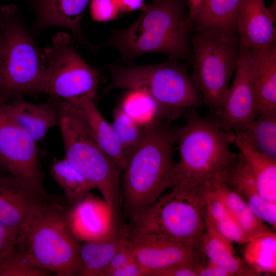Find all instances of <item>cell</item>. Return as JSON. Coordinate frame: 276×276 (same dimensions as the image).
<instances>
[{
    "label": "cell",
    "instance_id": "cell-13",
    "mask_svg": "<svg viewBox=\"0 0 276 276\" xmlns=\"http://www.w3.org/2000/svg\"><path fill=\"white\" fill-rule=\"evenodd\" d=\"M240 48L239 56L232 85L227 91L218 126L225 131H242L256 118L254 86L255 53Z\"/></svg>",
    "mask_w": 276,
    "mask_h": 276
},
{
    "label": "cell",
    "instance_id": "cell-42",
    "mask_svg": "<svg viewBox=\"0 0 276 276\" xmlns=\"http://www.w3.org/2000/svg\"><path fill=\"white\" fill-rule=\"evenodd\" d=\"M1 26H2V18H1V14L0 11V34L1 32Z\"/></svg>",
    "mask_w": 276,
    "mask_h": 276
},
{
    "label": "cell",
    "instance_id": "cell-16",
    "mask_svg": "<svg viewBox=\"0 0 276 276\" xmlns=\"http://www.w3.org/2000/svg\"><path fill=\"white\" fill-rule=\"evenodd\" d=\"M2 103L8 117L36 143L43 139L50 128L58 125V110L53 97L45 103H30L22 97Z\"/></svg>",
    "mask_w": 276,
    "mask_h": 276
},
{
    "label": "cell",
    "instance_id": "cell-12",
    "mask_svg": "<svg viewBox=\"0 0 276 276\" xmlns=\"http://www.w3.org/2000/svg\"><path fill=\"white\" fill-rule=\"evenodd\" d=\"M128 238L134 259L146 276H158L161 272L179 264L200 263L206 258L198 243L154 235Z\"/></svg>",
    "mask_w": 276,
    "mask_h": 276
},
{
    "label": "cell",
    "instance_id": "cell-19",
    "mask_svg": "<svg viewBox=\"0 0 276 276\" xmlns=\"http://www.w3.org/2000/svg\"><path fill=\"white\" fill-rule=\"evenodd\" d=\"M86 196L68 213L75 238L85 242L103 238L114 225L105 202Z\"/></svg>",
    "mask_w": 276,
    "mask_h": 276
},
{
    "label": "cell",
    "instance_id": "cell-23",
    "mask_svg": "<svg viewBox=\"0 0 276 276\" xmlns=\"http://www.w3.org/2000/svg\"><path fill=\"white\" fill-rule=\"evenodd\" d=\"M116 225L103 238L79 245V275L104 276L112 257L127 239Z\"/></svg>",
    "mask_w": 276,
    "mask_h": 276
},
{
    "label": "cell",
    "instance_id": "cell-39",
    "mask_svg": "<svg viewBox=\"0 0 276 276\" xmlns=\"http://www.w3.org/2000/svg\"><path fill=\"white\" fill-rule=\"evenodd\" d=\"M144 272L133 260L124 267L112 271L109 276H144Z\"/></svg>",
    "mask_w": 276,
    "mask_h": 276
},
{
    "label": "cell",
    "instance_id": "cell-2",
    "mask_svg": "<svg viewBox=\"0 0 276 276\" xmlns=\"http://www.w3.org/2000/svg\"><path fill=\"white\" fill-rule=\"evenodd\" d=\"M185 112L186 122L177 128L179 152L174 191L203 201L206 185L222 177L237 154L233 152L232 131L220 128L215 118L199 116L192 108Z\"/></svg>",
    "mask_w": 276,
    "mask_h": 276
},
{
    "label": "cell",
    "instance_id": "cell-9",
    "mask_svg": "<svg viewBox=\"0 0 276 276\" xmlns=\"http://www.w3.org/2000/svg\"><path fill=\"white\" fill-rule=\"evenodd\" d=\"M71 36L60 32L43 50L45 71L39 93L70 103L96 97L99 82L97 70L72 47Z\"/></svg>",
    "mask_w": 276,
    "mask_h": 276
},
{
    "label": "cell",
    "instance_id": "cell-20",
    "mask_svg": "<svg viewBox=\"0 0 276 276\" xmlns=\"http://www.w3.org/2000/svg\"><path fill=\"white\" fill-rule=\"evenodd\" d=\"M205 229L199 244L209 260L226 270L231 275H259L237 255L233 242L223 236L204 214Z\"/></svg>",
    "mask_w": 276,
    "mask_h": 276
},
{
    "label": "cell",
    "instance_id": "cell-29",
    "mask_svg": "<svg viewBox=\"0 0 276 276\" xmlns=\"http://www.w3.org/2000/svg\"><path fill=\"white\" fill-rule=\"evenodd\" d=\"M50 173L64 191L68 200L74 204L84 199L95 187L64 158L55 159Z\"/></svg>",
    "mask_w": 276,
    "mask_h": 276
},
{
    "label": "cell",
    "instance_id": "cell-15",
    "mask_svg": "<svg viewBox=\"0 0 276 276\" xmlns=\"http://www.w3.org/2000/svg\"><path fill=\"white\" fill-rule=\"evenodd\" d=\"M90 0H26L33 13L31 32L34 36L50 27H60L71 31L79 42L94 49L84 37L81 28L83 13Z\"/></svg>",
    "mask_w": 276,
    "mask_h": 276
},
{
    "label": "cell",
    "instance_id": "cell-36",
    "mask_svg": "<svg viewBox=\"0 0 276 276\" xmlns=\"http://www.w3.org/2000/svg\"><path fill=\"white\" fill-rule=\"evenodd\" d=\"M17 235L15 231L0 222V262L14 250Z\"/></svg>",
    "mask_w": 276,
    "mask_h": 276
},
{
    "label": "cell",
    "instance_id": "cell-11",
    "mask_svg": "<svg viewBox=\"0 0 276 276\" xmlns=\"http://www.w3.org/2000/svg\"><path fill=\"white\" fill-rule=\"evenodd\" d=\"M0 168L26 185L40 201L49 199L36 143L8 117L1 101Z\"/></svg>",
    "mask_w": 276,
    "mask_h": 276
},
{
    "label": "cell",
    "instance_id": "cell-10",
    "mask_svg": "<svg viewBox=\"0 0 276 276\" xmlns=\"http://www.w3.org/2000/svg\"><path fill=\"white\" fill-rule=\"evenodd\" d=\"M204 229L203 202L172 190L159 197L124 231L127 237L154 235L199 243Z\"/></svg>",
    "mask_w": 276,
    "mask_h": 276
},
{
    "label": "cell",
    "instance_id": "cell-3",
    "mask_svg": "<svg viewBox=\"0 0 276 276\" xmlns=\"http://www.w3.org/2000/svg\"><path fill=\"white\" fill-rule=\"evenodd\" d=\"M185 0H151L129 26L114 31L107 42L126 60L147 53H163L172 59L192 61Z\"/></svg>",
    "mask_w": 276,
    "mask_h": 276
},
{
    "label": "cell",
    "instance_id": "cell-37",
    "mask_svg": "<svg viewBox=\"0 0 276 276\" xmlns=\"http://www.w3.org/2000/svg\"><path fill=\"white\" fill-rule=\"evenodd\" d=\"M201 263L179 264L161 272L158 276H197L198 267Z\"/></svg>",
    "mask_w": 276,
    "mask_h": 276
},
{
    "label": "cell",
    "instance_id": "cell-18",
    "mask_svg": "<svg viewBox=\"0 0 276 276\" xmlns=\"http://www.w3.org/2000/svg\"><path fill=\"white\" fill-rule=\"evenodd\" d=\"M39 200L20 181L0 173V222L18 234Z\"/></svg>",
    "mask_w": 276,
    "mask_h": 276
},
{
    "label": "cell",
    "instance_id": "cell-38",
    "mask_svg": "<svg viewBox=\"0 0 276 276\" xmlns=\"http://www.w3.org/2000/svg\"><path fill=\"white\" fill-rule=\"evenodd\" d=\"M197 276H231L225 269L208 259L200 264Z\"/></svg>",
    "mask_w": 276,
    "mask_h": 276
},
{
    "label": "cell",
    "instance_id": "cell-22",
    "mask_svg": "<svg viewBox=\"0 0 276 276\" xmlns=\"http://www.w3.org/2000/svg\"><path fill=\"white\" fill-rule=\"evenodd\" d=\"M232 144L238 148L256 180L261 196L265 200L276 202V158L257 150L243 133L232 132Z\"/></svg>",
    "mask_w": 276,
    "mask_h": 276
},
{
    "label": "cell",
    "instance_id": "cell-33",
    "mask_svg": "<svg viewBox=\"0 0 276 276\" xmlns=\"http://www.w3.org/2000/svg\"><path fill=\"white\" fill-rule=\"evenodd\" d=\"M50 273L34 265L17 246L8 257L0 262V276H47Z\"/></svg>",
    "mask_w": 276,
    "mask_h": 276
},
{
    "label": "cell",
    "instance_id": "cell-8",
    "mask_svg": "<svg viewBox=\"0 0 276 276\" xmlns=\"http://www.w3.org/2000/svg\"><path fill=\"white\" fill-rule=\"evenodd\" d=\"M193 71L191 78L204 104L220 116L240 52L237 32L195 31L191 38Z\"/></svg>",
    "mask_w": 276,
    "mask_h": 276
},
{
    "label": "cell",
    "instance_id": "cell-1",
    "mask_svg": "<svg viewBox=\"0 0 276 276\" xmlns=\"http://www.w3.org/2000/svg\"><path fill=\"white\" fill-rule=\"evenodd\" d=\"M144 127L143 138L127 157L122 171V206L130 222L176 182L173 150L177 128L159 119Z\"/></svg>",
    "mask_w": 276,
    "mask_h": 276
},
{
    "label": "cell",
    "instance_id": "cell-25",
    "mask_svg": "<svg viewBox=\"0 0 276 276\" xmlns=\"http://www.w3.org/2000/svg\"><path fill=\"white\" fill-rule=\"evenodd\" d=\"M209 185L221 198L249 240L257 235L273 231L252 212L247 203L221 177L214 179Z\"/></svg>",
    "mask_w": 276,
    "mask_h": 276
},
{
    "label": "cell",
    "instance_id": "cell-35",
    "mask_svg": "<svg viewBox=\"0 0 276 276\" xmlns=\"http://www.w3.org/2000/svg\"><path fill=\"white\" fill-rule=\"evenodd\" d=\"M134 260L131 243L127 238L110 260L104 276H109L113 271L120 269Z\"/></svg>",
    "mask_w": 276,
    "mask_h": 276
},
{
    "label": "cell",
    "instance_id": "cell-31",
    "mask_svg": "<svg viewBox=\"0 0 276 276\" xmlns=\"http://www.w3.org/2000/svg\"><path fill=\"white\" fill-rule=\"evenodd\" d=\"M111 125L127 159L142 139L144 127L139 125L121 108L114 110Z\"/></svg>",
    "mask_w": 276,
    "mask_h": 276
},
{
    "label": "cell",
    "instance_id": "cell-5",
    "mask_svg": "<svg viewBox=\"0 0 276 276\" xmlns=\"http://www.w3.org/2000/svg\"><path fill=\"white\" fill-rule=\"evenodd\" d=\"M65 151L64 158L102 195L112 221L123 205L121 170L95 140L85 120L74 106L54 98Z\"/></svg>",
    "mask_w": 276,
    "mask_h": 276
},
{
    "label": "cell",
    "instance_id": "cell-4",
    "mask_svg": "<svg viewBox=\"0 0 276 276\" xmlns=\"http://www.w3.org/2000/svg\"><path fill=\"white\" fill-rule=\"evenodd\" d=\"M16 246L37 267L58 276L79 275V245L68 213L53 200L35 204L17 235Z\"/></svg>",
    "mask_w": 276,
    "mask_h": 276
},
{
    "label": "cell",
    "instance_id": "cell-6",
    "mask_svg": "<svg viewBox=\"0 0 276 276\" xmlns=\"http://www.w3.org/2000/svg\"><path fill=\"white\" fill-rule=\"evenodd\" d=\"M110 70L106 91L129 89L146 94L155 103L159 119L169 122L203 103L186 68L175 59L147 65L114 64Z\"/></svg>",
    "mask_w": 276,
    "mask_h": 276
},
{
    "label": "cell",
    "instance_id": "cell-14",
    "mask_svg": "<svg viewBox=\"0 0 276 276\" xmlns=\"http://www.w3.org/2000/svg\"><path fill=\"white\" fill-rule=\"evenodd\" d=\"M275 21V2L242 0L236 26L240 48L258 52L276 43Z\"/></svg>",
    "mask_w": 276,
    "mask_h": 276
},
{
    "label": "cell",
    "instance_id": "cell-30",
    "mask_svg": "<svg viewBox=\"0 0 276 276\" xmlns=\"http://www.w3.org/2000/svg\"><path fill=\"white\" fill-rule=\"evenodd\" d=\"M241 131L257 150L276 158V114L258 116Z\"/></svg>",
    "mask_w": 276,
    "mask_h": 276
},
{
    "label": "cell",
    "instance_id": "cell-24",
    "mask_svg": "<svg viewBox=\"0 0 276 276\" xmlns=\"http://www.w3.org/2000/svg\"><path fill=\"white\" fill-rule=\"evenodd\" d=\"M69 104L78 110L98 145L122 171L127 162L125 155L111 125L102 116L94 100L80 99Z\"/></svg>",
    "mask_w": 276,
    "mask_h": 276
},
{
    "label": "cell",
    "instance_id": "cell-17",
    "mask_svg": "<svg viewBox=\"0 0 276 276\" xmlns=\"http://www.w3.org/2000/svg\"><path fill=\"white\" fill-rule=\"evenodd\" d=\"M221 177L259 219L275 230L276 202L266 200L261 196L251 172L239 153Z\"/></svg>",
    "mask_w": 276,
    "mask_h": 276
},
{
    "label": "cell",
    "instance_id": "cell-26",
    "mask_svg": "<svg viewBox=\"0 0 276 276\" xmlns=\"http://www.w3.org/2000/svg\"><path fill=\"white\" fill-rule=\"evenodd\" d=\"M242 0H208L193 21L194 31L236 32Z\"/></svg>",
    "mask_w": 276,
    "mask_h": 276
},
{
    "label": "cell",
    "instance_id": "cell-21",
    "mask_svg": "<svg viewBox=\"0 0 276 276\" xmlns=\"http://www.w3.org/2000/svg\"><path fill=\"white\" fill-rule=\"evenodd\" d=\"M254 86L256 117L276 114V43L256 52Z\"/></svg>",
    "mask_w": 276,
    "mask_h": 276
},
{
    "label": "cell",
    "instance_id": "cell-32",
    "mask_svg": "<svg viewBox=\"0 0 276 276\" xmlns=\"http://www.w3.org/2000/svg\"><path fill=\"white\" fill-rule=\"evenodd\" d=\"M131 90L124 98L121 108L142 126L159 119L153 100L143 92Z\"/></svg>",
    "mask_w": 276,
    "mask_h": 276
},
{
    "label": "cell",
    "instance_id": "cell-41",
    "mask_svg": "<svg viewBox=\"0 0 276 276\" xmlns=\"http://www.w3.org/2000/svg\"><path fill=\"white\" fill-rule=\"evenodd\" d=\"M208 0H188L187 5L189 7L188 18L193 26V21L201 10Z\"/></svg>",
    "mask_w": 276,
    "mask_h": 276
},
{
    "label": "cell",
    "instance_id": "cell-7",
    "mask_svg": "<svg viewBox=\"0 0 276 276\" xmlns=\"http://www.w3.org/2000/svg\"><path fill=\"white\" fill-rule=\"evenodd\" d=\"M0 101L39 93L45 66L43 50L25 25L17 7L0 6Z\"/></svg>",
    "mask_w": 276,
    "mask_h": 276
},
{
    "label": "cell",
    "instance_id": "cell-34",
    "mask_svg": "<svg viewBox=\"0 0 276 276\" xmlns=\"http://www.w3.org/2000/svg\"><path fill=\"white\" fill-rule=\"evenodd\" d=\"M120 10L115 0H90V13L96 21H107L116 18Z\"/></svg>",
    "mask_w": 276,
    "mask_h": 276
},
{
    "label": "cell",
    "instance_id": "cell-40",
    "mask_svg": "<svg viewBox=\"0 0 276 276\" xmlns=\"http://www.w3.org/2000/svg\"><path fill=\"white\" fill-rule=\"evenodd\" d=\"M120 11L131 12L145 7L144 0H115Z\"/></svg>",
    "mask_w": 276,
    "mask_h": 276
},
{
    "label": "cell",
    "instance_id": "cell-27",
    "mask_svg": "<svg viewBox=\"0 0 276 276\" xmlns=\"http://www.w3.org/2000/svg\"><path fill=\"white\" fill-rule=\"evenodd\" d=\"M243 260L258 275L276 273V234L273 231L257 235L245 243Z\"/></svg>",
    "mask_w": 276,
    "mask_h": 276
},
{
    "label": "cell",
    "instance_id": "cell-28",
    "mask_svg": "<svg viewBox=\"0 0 276 276\" xmlns=\"http://www.w3.org/2000/svg\"><path fill=\"white\" fill-rule=\"evenodd\" d=\"M204 213L215 227L225 237L239 244L249 240L244 234L225 205L208 184L203 197Z\"/></svg>",
    "mask_w": 276,
    "mask_h": 276
}]
</instances>
